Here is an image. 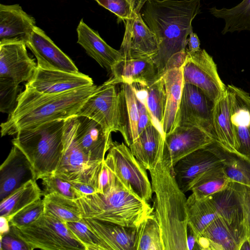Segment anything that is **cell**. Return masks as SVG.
<instances>
[{"label":"cell","mask_w":250,"mask_h":250,"mask_svg":"<svg viewBox=\"0 0 250 250\" xmlns=\"http://www.w3.org/2000/svg\"><path fill=\"white\" fill-rule=\"evenodd\" d=\"M201 0H145L143 19L155 34L159 50L153 58L160 77L174 55L186 51L192 21L200 12Z\"/></svg>","instance_id":"6da1fadb"},{"label":"cell","mask_w":250,"mask_h":250,"mask_svg":"<svg viewBox=\"0 0 250 250\" xmlns=\"http://www.w3.org/2000/svg\"><path fill=\"white\" fill-rule=\"evenodd\" d=\"M98 87L93 84L64 93L48 94L25 84L24 90L18 95L15 109L0 125L1 137L76 116Z\"/></svg>","instance_id":"7a4b0ae2"},{"label":"cell","mask_w":250,"mask_h":250,"mask_svg":"<svg viewBox=\"0 0 250 250\" xmlns=\"http://www.w3.org/2000/svg\"><path fill=\"white\" fill-rule=\"evenodd\" d=\"M148 171L155 196L153 214L160 227L164 250H188L187 198L164 151Z\"/></svg>","instance_id":"3957f363"},{"label":"cell","mask_w":250,"mask_h":250,"mask_svg":"<svg viewBox=\"0 0 250 250\" xmlns=\"http://www.w3.org/2000/svg\"><path fill=\"white\" fill-rule=\"evenodd\" d=\"M76 201L83 218H96L127 227L137 228L153 212L148 202L124 186L115 176L112 185L103 193L84 196Z\"/></svg>","instance_id":"277c9868"},{"label":"cell","mask_w":250,"mask_h":250,"mask_svg":"<svg viewBox=\"0 0 250 250\" xmlns=\"http://www.w3.org/2000/svg\"><path fill=\"white\" fill-rule=\"evenodd\" d=\"M65 120H54L20 130L12 141L30 161L36 181L54 174L59 166L64 151Z\"/></svg>","instance_id":"5b68a950"},{"label":"cell","mask_w":250,"mask_h":250,"mask_svg":"<svg viewBox=\"0 0 250 250\" xmlns=\"http://www.w3.org/2000/svg\"><path fill=\"white\" fill-rule=\"evenodd\" d=\"M10 227V231L27 244L30 250H86L65 222L45 213L25 227Z\"/></svg>","instance_id":"8992f818"},{"label":"cell","mask_w":250,"mask_h":250,"mask_svg":"<svg viewBox=\"0 0 250 250\" xmlns=\"http://www.w3.org/2000/svg\"><path fill=\"white\" fill-rule=\"evenodd\" d=\"M104 163L126 188L147 202L151 200L153 191L146 170L127 145L113 142Z\"/></svg>","instance_id":"52a82bcc"},{"label":"cell","mask_w":250,"mask_h":250,"mask_svg":"<svg viewBox=\"0 0 250 250\" xmlns=\"http://www.w3.org/2000/svg\"><path fill=\"white\" fill-rule=\"evenodd\" d=\"M187 53L182 66L184 83L198 87L213 104L215 103L226 94L227 86L220 78L212 57L201 49Z\"/></svg>","instance_id":"ba28073f"},{"label":"cell","mask_w":250,"mask_h":250,"mask_svg":"<svg viewBox=\"0 0 250 250\" xmlns=\"http://www.w3.org/2000/svg\"><path fill=\"white\" fill-rule=\"evenodd\" d=\"M76 116L90 118L110 132L121 133L120 101L116 85L104 83L98 86Z\"/></svg>","instance_id":"9c48e42d"},{"label":"cell","mask_w":250,"mask_h":250,"mask_svg":"<svg viewBox=\"0 0 250 250\" xmlns=\"http://www.w3.org/2000/svg\"><path fill=\"white\" fill-rule=\"evenodd\" d=\"M213 102L198 87L184 83L177 126L199 127L213 135Z\"/></svg>","instance_id":"30bf717a"},{"label":"cell","mask_w":250,"mask_h":250,"mask_svg":"<svg viewBox=\"0 0 250 250\" xmlns=\"http://www.w3.org/2000/svg\"><path fill=\"white\" fill-rule=\"evenodd\" d=\"M159 50L155 34L149 28L137 10L126 21L124 37L119 50L121 59L153 58Z\"/></svg>","instance_id":"8fae6325"},{"label":"cell","mask_w":250,"mask_h":250,"mask_svg":"<svg viewBox=\"0 0 250 250\" xmlns=\"http://www.w3.org/2000/svg\"><path fill=\"white\" fill-rule=\"evenodd\" d=\"M23 42L0 44V82L18 85L28 82L37 63L31 58Z\"/></svg>","instance_id":"7c38bea8"},{"label":"cell","mask_w":250,"mask_h":250,"mask_svg":"<svg viewBox=\"0 0 250 250\" xmlns=\"http://www.w3.org/2000/svg\"><path fill=\"white\" fill-rule=\"evenodd\" d=\"M242 187V184L230 181L224 188L208 197L219 216L224 219L235 233L240 246L246 239Z\"/></svg>","instance_id":"4fadbf2b"},{"label":"cell","mask_w":250,"mask_h":250,"mask_svg":"<svg viewBox=\"0 0 250 250\" xmlns=\"http://www.w3.org/2000/svg\"><path fill=\"white\" fill-rule=\"evenodd\" d=\"M214 140L212 134L202 128L177 126L165 136L164 154L173 167L180 159Z\"/></svg>","instance_id":"5bb4252c"},{"label":"cell","mask_w":250,"mask_h":250,"mask_svg":"<svg viewBox=\"0 0 250 250\" xmlns=\"http://www.w3.org/2000/svg\"><path fill=\"white\" fill-rule=\"evenodd\" d=\"M111 132L96 121L83 116H76L75 138L92 165L103 162L113 142Z\"/></svg>","instance_id":"9a60e30c"},{"label":"cell","mask_w":250,"mask_h":250,"mask_svg":"<svg viewBox=\"0 0 250 250\" xmlns=\"http://www.w3.org/2000/svg\"><path fill=\"white\" fill-rule=\"evenodd\" d=\"M227 92L236 151L250 157V95L232 84Z\"/></svg>","instance_id":"2e32d148"},{"label":"cell","mask_w":250,"mask_h":250,"mask_svg":"<svg viewBox=\"0 0 250 250\" xmlns=\"http://www.w3.org/2000/svg\"><path fill=\"white\" fill-rule=\"evenodd\" d=\"M76 125V116L65 120L63 153L54 173L71 182H76L82 174L96 165H92L89 162L77 143L75 138Z\"/></svg>","instance_id":"e0dca14e"},{"label":"cell","mask_w":250,"mask_h":250,"mask_svg":"<svg viewBox=\"0 0 250 250\" xmlns=\"http://www.w3.org/2000/svg\"><path fill=\"white\" fill-rule=\"evenodd\" d=\"M26 45L35 56L37 67L71 73L80 72L72 60L40 28L35 27Z\"/></svg>","instance_id":"ac0fdd59"},{"label":"cell","mask_w":250,"mask_h":250,"mask_svg":"<svg viewBox=\"0 0 250 250\" xmlns=\"http://www.w3.org/2000/svg\"><path fill=\"white\" fill-rule=\"evenodd\" d=\"M92 79L82 73H71L37 67L25 84L44 93L59 94L93 84Z\"/></svg>","instance_id":"d6986e66"},{"label":"cell","mask_w":250,"mask_h":250,"mask_svg":"<svg viewBox=\"0 0 250 250\" xmlns=\"http://www.w3.org/2000/svg\"><path fill=\"white\" fill-rule=\"evenodd\" d=\"M221 166L223 160L206 146L180 159L173 166V170L178 186L186 193L191 190L202 174Z\"/></svg>","instance_id":"ffe728a7"},{"label":"cell","mask_w":250,"mask_h":250,"mask_svg":"<svg viewBox=\"0 0 250 250\" xmlns=\"http://www.w3.org/2000/svg\"><path fill=\"white\" fill-rule=\"evenodd\" d=\"M111 77L104 83H139L148 86L160 77L157 68L150 58L120 59L112 67Z\"/></svg>","instance_id":"44dd1931"},{"label":"cell","mask_w":250,"mask_h":250,"mask_svg":"<svg viewBox=\"0 0 250 250\" xmlns=\"http://www.w3.org/2000/svg\"><path fill=\"white\" fill-rule=\"evenodd\" d=\"M36 26L35 19L19 4H0V44L13 42L26 44Z\"/></svg>","instance_id":"7402d4cb"},{"label":"cell","mask_w":250,"mask_h":250,"mask_svg":"<svg viewBox=\"0 0 250 250\" xmlns=\"http://www.w3.org/2000/svg\"><path fill=\"white\" fill-rule=\"evenodd\" d=\"M32 179L35 180V177L30 161L18 147L13 146L0 167V201Z\"/></svg>","instance_id":"603a6c76"},{"label":"cell","mask_w":250,"mask_h":250,"mask_svg":"<svg viewBox=\"0 0 250 250\" xmlns=\"http://www.w3.org/2000/svg\"><path fill=\"white\" fill-rule=\"evenodd\" d=\"M83 220L100 238L105 250H134L136 228L93 217H83Z\"/></svg>","instance_id":"cb8c5ba5"},{"label":"cell","mask_w":250,"mask_h":250,"mask_svg":"<svg viewBox=\"0 0 250 250\" xmlns=\"http://www.w3.org/2000/svg\"><path fill=\"white\" fill-rule=\"evenodd\" d=\"M77 42L102 67L110 71L112 66L121 58V53L109 46L97 31L88 26L82 19L77 28Z\"/></svg>","instance_id":"d4e9b609"},{"label":"cell","mask_w":250,"mask_h":250,"mask_svg":"<svg viewBox=\"0 0 250 250\" xmlns=\"http://www.w3.org/2000/svg\"><path fill=\"white\" fill-rule=\"evenodd\" d=\"M166 96L163 131L164 136L177 126L184 85L182 67L168 69L162 75Z\"/></svg>","instance_id":"484cf974"},{"label":"cell","mask_w":250,"mask_h":250,"mask_svg":"<svg viewBox=\"0 0 250 250\" xmlns=\"http://www.w3.org/2000/svg\"><path fill=\"white\" fill-rule=\"evenodd\" d=\"M165 137L153 124L141 132L129 146L146 170L152 168L164 151Z\"/></svg>","instance_id":"4316f807"},{"label":"cell","mask_w":250,"mask_h":250,"mask_svg":"<svg viewBox=\"0 0 250 250\" xmlns=\"http://www.w3.org/2000/svg\"><path fill=\"white\" fill-rule=\"evenodd\" d=\"M121 84L118 90L121 134L126 145L129 147L139 136V112L136 94L132 85L125 83Z\"/></svg>","instance_id":"83f0119b"},{"label":"cell","mask_w":250,"mask_h":250,"mask_svg":"<svg viewBox=\"0 0 250 250\" xmlns=\"http://www.w3.org/2000/svg\"><path fill=\"white\" fill-rule=\"evenodd\" d=\"M198 250H239L240 244L233 230L218 216L197 238Z\"/></svg>","instance_id":"f1b7e54d"},{"label":"cell","mask_w":250,"mask_h":250,"mask_svg":"<svg viewBox=\"0 0 250 250\" xmlns=\"http://www.w3.org/2000/svg\"><path fill=\"white\" fill-rule=\"evenodd\" d=\"M223 160V168L230 181L250 187V157L224 147L216 140L207 146Z\"/></svg>","instance_id":"f546056e"},{"label":"cell","mask_w":250,"mask_h":250,"mask_svg":"<svg viewBox=\"0 0 250 250\" xmlns=\"http://www.w3.org/2000/svg\"><path fill=\"white\" fill-rule=\"evenodd\" d=\"M212 125L215 140L228 150L236 151L227 92L214 104Z\"/></svg>","instance_id":"4dcf8cb0"},{"label":"cell","mask_w":250,"mask_h":250,"mask_svg":"<svg viewBox=\"0 0 250 250\" xmlns=\"http://www.w3.org/2000/svg\"><path fill=\"white\" fill-rule=\"evenodd\" d=\"M188 228L198 237L218 216L208 197L198 199L192 193L187 198Z\"/></svg>","instance_id":"1f68e13d"},{"label":"cell","mask_w":250,"mask_h":250,"mask_svg":"<svg viewBox=\"0 0 250 250\" xmlns=\"http://www.w3.org/2000/svg\"><path fill=\"white\" fill-rule=\"evenodd\" d=\"M42 192L36 180H30L0 201V215L8 220L29 204L41 198Z\"/></svg>","instance_id":"d6a6232c"},{"label":"cell","mask_w":250,"mask_h":250,"mask_svg":"<svg viewBox=\"0 0 250 250\" xmlns=\"http://www.w3.org/2000/svg\"><path fill=\"white\" fill-rule=\"evenodd\" d=\"M210 13L217 18L225 21V26L221 33L250 31V0H242L241 2L230 8H217L213 7Z\"/></svg>","instance_id":"836d02e7"},{"label":"cell","mask_w":250,"mask_h":250,"mask_svg":"<svg viewBox=\"0 0 250 250\" xmlns=\"http://www.w3.org/2000/svg\"><path fill=\"white\" fill-rule=\"evenodd\" d=\"M45 214L65 222L79 221L83 219L77 202L57 193L44 195L43 199Z\"/></svg>","instance_id":"e575fe53"},{"label":"cell","mask_w":250,"mask_h":250,"mask_svg":"<svg viewBox=\"0 0 250 250\" xmlns=\"http://www.w3.org/2000/svg\"><path fill=\"white\" fill-rule=\"evenodd\" d=\"M134 250H164L160 227L153 212L136 228Z\"/></svg>","instance_id":"d590c367"},{"label":"cell","mask_w":250,"mask_h":250,"mask_svg":"<svg viewBox=\"0 0 250 250\" xmlns=\"http://www.w3.org/2000/svg\"><path fill=\"white\" fill-rule=\"evenodd\" d=\"M145 103L152 124L164 135L163 125L166 104L165 87L162 76L148 86H146ZM165 137V136H164Z\"/></svg>","instance_id":"8d00e7d4"},{"label":"cell","mask_w":250,"mask_h":250,"mask_svg":"<svg viewBox=\"0 0 250 250\" xmlns=\"http://www.w3.org/2000/svg\"><path fill=\"white\" fill-rule=\"evenodd\" d=\"M230 182L223 166L209 169L202 174L191 188L198 199H204L224 188Z\"/></svg>","instance_id":"74e56055"},{"label":"cell","mask_w":250,"mask_h":250,"mask_svg":"<svg viewBox=\"0 0 250 250\" xmlns=\"http://www.w3.org/2000/svg\"><path fill=\"white\" fill-rule=\"evenodd\" d=\"M43 186L42 195L57 193L65 197L77 200L83 196L72 184L55 174L45 176L41 179Z\"/></svg>","instance_id":"f35d334b"},{"label":"cell","mask_w":250,"mask_h":250,"mask_svg":"<svg viewBox=\"0 0 250 250\" xmlns=\"http://www.w3.org/2000/svg\"><path fill=\"white\" fill-rule=\"evenodd\" d=\"M67 227L84 245L86 250H105L100 238L84 222L79 221L65 222Z\"/></svg>","instance_id":"ab89813d"},{"label":"cell","mask_w":250,"mask_h":250,"mask_svg":"<svg viewBox=\"0 0 250 250\" xmlns=\"http://www.w3.org/2000/svg\"><path fill=\"white\" fill-rule=\"evenodd\" d=\"M44 213L43 199L39 198L13 215L9 220L10 226L25 227L38 220Z\"/></svg>","instance_id":"60d3db41"},{"label":"cell","mask_w":250,"mask_h":250,"mask_svg":"<svg viewBox=\"0 0 250 250\" xmlns=\"http://www.w3.org/2000/svg\"><path fill=\"white\" fill-rule=\"evenodd\" d=\"M100 5L114 13L120 20L131 19L138 10L136 0H95Z\"/></svg>","instance_id":"b9f144b4"},{"label":"cell","mask_w":250,"mask_h":250,"mask_svg":"<svg viewBox=\"0 0 250 250\" xmlns=\"http://www.w3.org/2000/svg\"><path fill=\"white\" fill-rule=\"evenodd\" d=\"M19 85L0 82V111L10 114L17 104Z\"/></svg>","instance_id":"7bdbcfd3"},{"label":"cell","mask_w":250,"mask_h":250,"mask_svg":"<svg viewBox=\"0 0 250 250\" xmlns=\"http://www.w3.org/2000/svg\"><path fill=\"white\" fill-rule=\"evenodd\" d=\"M0 250H30L29 247L11 231L0 235Z\"/></svg>","instance_id":"ee69618b"},{"label":"cell","mask_w":250,"mask_h":250,"mask_svg":"<svg viewBox=\"0 0 250 250\" xmlns=\"http://www.w3.org/2000/svg\"><path fill=\"white\" fill-rule=\"evenodd\" d=\"M242 200L246 238L250 239V187L242 184Z\"/></svg>","instance_id":"f6af8a7d"},{"label":"cell","mask_w":250,"mask_h":250,"mask_svg":"<svg viewBox=\"0 0 250 250\" xmlns=\"http://www.w3.org/2000/svg\"><path fill=\"white\" fill-rule=\"evenodd\" d=\"M189 37L188 39V48L186 52L188 53H194L201 49L200 45V42L197 35L192 31L189 34Z\"/></svg>","instance_id":"bcb514c9"},{"label":"cell","mask_w":250,"mask_h":250,"mask_svg":"<svg viewBox=\"0 0 250 250\" xmlns=\"http://www.w3.org/2000/svg\"><path fill=\"white\" fill-rule=\"evenodd\" d=\"M0 235L8 233L10 231V225L8 219L4 216H0Z\"/></svg>","instance_id":"7dc6e473"},{"label":"cell","mask_w":250,"mask_h":250,"mask_svg":"<svg viewBox=\"0 0 250 250\" xmlns=\"http://www.w3.org/2000/svg\"></svg>","instance_id":"c3c4849f"}]
</instances>
